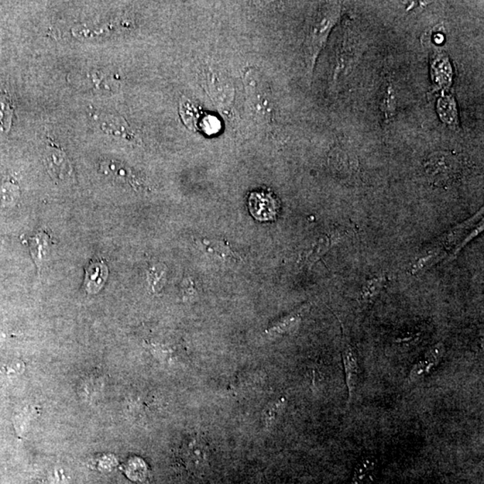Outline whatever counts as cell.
Segmentation results:
<instances>
[{
	"instance_id": "5",
	"label": "cell",
	"mask_w": 484,
	"mask_h": 484,
	"mask_svg": "<svg viewBox=\"0 0 484 484\" xmlns=\"http://www.w3.org/2000/svg\"><path fill=\"white\" fill-rule=\"evenodd\" d=\"M445 353V346L438 343L424 353V355L412 367L407 379V387L420 382L437 368Z\"/></svg>"
},
{
	"instance_id": "16",
	"label": "cell",
	"mask_w": 484,
	"mask_h": 484,
	"mask_svg": "<svg viewBox=\"0 0 484 484\" xmlns=\"http://www.w3.org/2000/svg\"><path fill=\"white\" fill-rule=\"evenodd\" d=\"M13 109L8 96L0 95V132H9L12 123Z\"/></svg>"
},
{
	"instance_id": "6",
	"label": "cell",
	"mask_w": 484,
	"mask_h": 484,
	"mask_svg": "<svg viewBox=\"0 0 484 484\" xmlns=\"http://www.w3.org/2000/svg\"><path fill=\"white\" fill-rule=\"evenodd\" d=\"M343 363H344V370L345 377L346 387H348V407L351 406L353 398H355L357 387L359 385L360 380V365L358 356L355 348L350 343L348 336L343 335L342 344Z\"/></svg>"
},
{
	"instance_id": "12",
	"label": "cell",
	"mask_w": 484,
	"mask_h": 484,
	"mask_svg": "<svg viewBox=\"0 0 484 484\" xmlns=\"http://www.w3.org/2000/svg\"><path fill=\"white\" fill-rule=\"evenodd\" d=\"M437 112L439 118L451 128L458 126V111L455 98L452 95H443L439 99Z\"/></svg>"
},
{
	"instance_id": "8",
	"label": "cell",
	"mask_w": 484,
	"mask_h": 484,
	"mask_svg": "<svg viewBox=\"0 0 484 484\" xmlns=\"http://www.w3.org/2000/svg\"><path fill=\"white\" fill-rule=\"evenodd\" d=\"M44 163H45L48 173L55 180L68 181L73 178V168L63 151L56 149H48L44 156Z\"/></svg>"
},
{
	"instance_id": "17",
	"label": "cell",
	"mask_w": 484,
	"mask_h": 484,
	"mask_svg": "<svg viewBox=\"0 0 484 484\" xmlns=\"http://www.w3.org/2000/svg\"><path fill=\"white\" fill-rule=\"evenodd\" d=\"M386 284V278L377 276L367 281L362 291V298L365 301H372L380 294Z\"/></svg>"
},
{
	"instance_id": "19",
	"label": "cell",
	"mask_w": 484,
	"mask_h": 484,
	"mask_svg": "<svg viewBox=\"0 0 484 484\" xmlns=\"http://www.w3.org/2000/svg\"><path fill=\"white\" fill-rule=\"evenodd\" d=\"M19 188L13 183L3 185L0 190V208H5L12 205L18 198Z\"/></svg>"
},
{
	"instance_id": "13",
	"label": "cell",
	"mask_w": 484,
	"mask_h": 484,
	"mask_svg": "<svg viewBox=\"0 0 484 484\" xmlns=\"http://www.w3.org/2000/svg\"><path fill=\"white\" fill-rule=\"evenodd\" d=\"M332 163L339 174L351 175L357 169V161L353 160V156L343 151L336 150L335 153L333 154Z\"/></svg>"
},
{
	"instance_id": "3",
	"label": "cell",
	"mask_w": 484,
	"mask_h": 484,
	"mask_svg": "<svg viewBox=\"0 0 484 484\" xmlns=\"http://www.w3.org/2000/svg\"><path fill=\"white\" fill-rule=\"evenodd\" d=\"M209 456V444L200 435L192 434L185 438L178 448L181 462L192 473H200L207 469Z\"/></svg>"
},
{
	"instance_id": "18",
	"label": "cell",
	"mask_w": 484,
	"mask_h": 484,
	"mask_svg": "<svg viewBox=\"0 0 484 484\" xmlns=\"http://www.w3.org/2000/svg\"><path fill=\"white\" fill-rule=\"evenodd\" d=\"M329 247H330V240L328 237L323 236L317 240L311 249L308 250L306 257V262L308 264H313L316 261L321 259V257L327 253Z\"/></svg>"
},
{
	"instance_id": "7",
	"label": "cell",
	"mask_w": 484,
	"mask_h": 484,
	"mask_svg": "<svg viewBox=\"0 0 484 484\" xmlns=\"http://www.w3.org/2000/svg\"><path fill=\"white\" fill-rule=\"evenodd\" d=\"M278 199L269 191H257L250 194L249 210L257 221H273L279 212Z\"/></svg>"
},
{
	"instance_id": "1",
	"label": "cell",
	"mask_w": 484,
	"mask_h": 484,
	"mask_svg": "<svg viewBox=\"0 0 484 484\" xmlns=\"http://www.w3.org/2000/svg\"><path fill=\"white\" fill-rule=\"evenodd\" d=\"M340 14L341 6L338 3L328 2L322 5L312 17L304 45L308 70H313L319 53L327 43L332 29L338 22Z\"/></svg>"
},
{
	"instance_id": "9",
	"label": "cell",
	"mask_w": 484,
	"mask_h": 484,
	"mask_svg": "<svg viewBox=\"0 0 484 484\" xmlns=\"http://www.w3.org/2000/svg\"><path fill=\"white\" fill-rule=\"evenodd\" d=\"M109 269L104 261L96 259L85 269V288L88 294H95L104 286L108 279Z\"/></svg>"
},
{
	"instance_id": "15",
	"label": "cell",
	"mask_w": 484,
	"mask_h": 484,
	"mask_svg": "<svg viewBox=\"0 0 484 484\" xmlns=\"http://www.w3.org/2000/svg\"><path fill=\"white\" fill-rule=\"evenodd\" d=\"M49 242H48V236L45 233H39L36 237L32 239L31 242V252L33 257L34 262L37 264L38 266H41L44 257L47 256L48 254V247Z\"/></svg>"
},
{
	"instance_id": "14",
	"label": "cell",
	"mask_w": 484,
	"mask_h": 484,
	"mask_svg": "<svg viewBox=\"0 0 484 484\" xmlns=\"http://www.w3.org/2000/svg\"><path fill=\"white\" fill-rule=\"evenodd\" d=\"M303 312L304 308H300V310L287 315L286 317L280 319L272 328H270V331L280 335L286 334V333L293 331L294 329L297 327L299 323L301 322V316L303 314Z\"/></svg>"
},
{
	"instance_id": "2",
	"label": "cell",
	"mask_w": 484,
	"mask_h": 484,
	"mask_svg": "<svg viewBox=\"0 0 484 484\" xmlns=\"http://www.w3.org/2000/svg\"><path fill=\"white\" fill-rule=\"evenodd\" d=\"M424 168L431 183L439 186L454 183L461 173L458 158L447 152L431 154L425 161Z\"/></svg>"
},
{
	"instance_id": "4",
	"label": "cell",
	"mask_w": 484,
	"mask_h": 484,
	"mask_svg": "<svg viewBox=\"0 0 484 484\" xmlns=\"http://www.w3.org/2000/svg\"><path fill=\"white\" fill-rule=\"evenodd\" d=\"M262 79L256 72L249 71L245 77L246 92L248 95L249 102L254 114L261 122H267L272 113V106L269 92L265 84H262Z\"/></svg>"
},
{
	"instance_id": "10",
	"label": "cell",
	"mask_w": 484,
	"mask_h": 484,
	"mask_svg": "<svg viewBox=\"0 0 484 484\" xmlns=\"http://www.w3.org/2000/svg\"><path fill=\"white\" fill-rule=\"evenodd\" d=\"M432 81L439 89L451 87L453 70L447 55L438 53L431 60Z\"/></svg>"
},
{
	"instance_id": "20",
	"label": "cell",
	"mask_w": 484,
	"mask_h": 484,
	"mask_svg": "<svg viewBox=\"0 0 484 484\" xmlns=\"http://www.w3.org/2000/svg\"><path fill=\"white\" fill-rule=\"evenodd\" d=\"M381 109H382L387 119L392 118L394 112H396V95H394V89L391 85L387 89L385 96H384L382 101V105H381Z\"/></svg>"
},
{
	"instance_id": "11",
	"label": "cell",
	"mask_w": 484,
	"mask_h": 484,
	"mask_svg": "<svg viewBox=\"0 0 484 484\" xmlns=\"http://www.w3.org/2000/svg\"><path fill=\"white\" fill-rule=\"evenodd\" d=\"M379 473V463L374 456H365L353 470L352 484H373Z\"/></svg>"
}]
</instances>
